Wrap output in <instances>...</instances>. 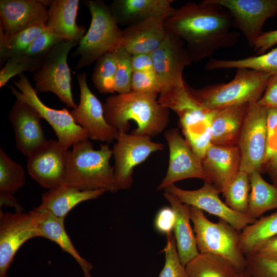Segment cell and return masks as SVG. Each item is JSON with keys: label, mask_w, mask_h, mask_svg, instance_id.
Returning a JSON list of instances; mask_svg holds the SVG:
<instances>
[{"label": "cell", "mask_w": 277, "mask_h": 277, "mask_svg": "<svg viewBox=\"0 0 277 277\" xmlns=\"http://www.w3.org/2000/svg\"><path fill=\"white\" fill-rule=\"evenodd\" d=\"M164 24L167 32L184 42L193 62L196 63L211 57L221 48L234 46L240 36L234 30L229 11L212 0L188 2L175 9Z\"/></svg>", "instance_id": "6da1fadb"}, {"label": "cell", "mask_w": 277, "mask_h": 277, "mask_svg": "<svg viewBox=\"0 0 277 277\" xmlns=\"http://www.w3.org/2000/svg\"><path fill=\"white\" fill-rule=\"evenodd\" d=\"M158 94L131 91L111 95L103 104L105 120L110 126L124 132L130 129L129 122L133 121L137 128L131 133L155 136L165 129L169 121V109L159 103Z\"/></svg>", "instance_id": "7a4b0ae2"}, {"label": "cell", "mask_w": 277, "mask_h": 277, "mask_svg": "<svg viewBox=\"0 0 277 277\" xmlns=\"http://www.w3.org/2000/svg\"><path fill=\"white\" fill-rule=\"evenodd\" d=\"M88 139L74 144L69 150L65 184L83 191H117L114 167L110 164L112 149L108 144H101L95 150Z\"/></svg>", "instance_id": "3957f363"}, {"label": "cell", "mask_w": 277, "mask_h": 277, "mask_svg": "<svg viewBox=\"0 0 277 277\" xmlns=\"http://www.w3.org/2000/svg\"><path fill=\"white\" fill-rule=\"evenodd\" d=\"M229 82L207 85L191 92L204 109L215 111L233 105L258 102L271 76L247 68H238Z\"/></svg>", "instance_id": "277c9868"}, {"label": "cell", "mask_w": 277, "mask_h": 277, "mask_svg": "<svg viewBox=\"0 0 277 277\" xmlns=\"http://www.w3.org/2000/svg\"><path fill=\"white\" fill-rule=\"evenodd\" d=\"M83 3L91 16L88 30L79 42L74 52L80 56L75 69L90 66L105 54L120 47L123 29L115 20L110 7L102 0H87Z\"/></svg>", "instance_id": "5b68a950"}, {"label": "cell", "mask_w": 277, "mask_h": 277, "mask_svg": "<svg viewBox=\"0 0 277 277\" xmlns=\"http://www.w3.org/2000/svg\"><path fill=\"white\" fill-rule=\"evenodd\" d=\"M190 211L199 252L221 256L239 272L244 271L246 257L241 247L240 232L222 220L211 222L203 210L196 207L190 206Z\"/></svg>", "instance_id": "8992f818"}, {"label": "cell", "mask_w": 277, "mask_h": 277, "mask_svg": "<svg viewBox=\"0 0 277 277\" xmlns=\"http://www.w3.org/2000/svg\"><path fill=\"white\" fill-rule=\"evenodd\" d=\"M79 42L64 40L53 47L44 57L40 68L33 74L37 92L54 93L68 107H76L71 91V76L67 63L71 50Z\"/></svg>", "instance_id": "52a82bcc"}, {"label": "cell", "mask_w": 277, "mask_h": 277, "mask_svg": "<svg viewBox=\"0 0 277 277\" xmlns=\"http://www.w3.org/2000/svg\"><path fill=\"white\" fill-rule=\"evenodd\" d=\"M17 81L8 86L11 93L16 98L32 106L52 127L58 141L67 149L74 144L88 138L86 131L77 125L70 110L66 108L57 110L45 105L39 99L37 91L31 85L24 73L19 74Z\"/></svg>", "instance_id": "ba28073f"}, {"label": "cell", "mask_w": 277, "mask_h": 277, "mask_svg": "<svg viewBox=\"0 0 277 277\" xmlns=\"http://www.w3.org/2000/svg\"><path fill=\"white\" fill-rule=\"evenodd\" d=\"M267 141V108L258 102L249 104L237 146L241 155L240 170L262 173Z\"/></svg>", "instance_id": "9c48e42d"}, {"label": "cell", "mask_w": 277, "mask_h": 277, "mask_svg": "<svg viewBox=\"0 0 277 277\" xmlns=\"http://www.w3.org/2000/svg\"><path fill=\"white\" fill-rule=\"evenodd\" d=\"M113 146L114 176L117 189L131 188L133 169L144 162L153 152L162 151L165 145L152 141L151 138L119 131Z\"/></svg>", "instance_id": "30bf717a"}, {"label": "cell", "mask_w": 277, "mask_h": 277, "mask_svg": "<svg viewBox=\"0 0 277 277\" xmlns=\"http://www.w3.org/2000/svg\"><path fill=\"white\" fill-rule=\"evenodd\" d=\"M69 150L58 140H50L27 159L30 176L42 187L49 189L65 183Z\"/></svg>", "instance_id": "8fae6325"}, {"label": "cell", "mask_w": 277, "mask_h": 277, "mask_svg": "<svg viewBox=\"0 0 277 277\" xmlns=\"http://www.w3.org/2000/svg\"><path fill=\"white\" fill-rule=\"evenodd\" d=\"M151 55L155 73L162 85L161 92L186 84L183 78V71L193 61L180 37L167 32L164 41Z\"/></svg>", "instance_id": "7c38bea8"}, {"label": "cell", "mask_w": 277, "mask_h": 277, "mask_svg": "<svg viewBox=\"0 0 277 277\" xmlns=\"http://www.w3.org/2000/svg\"><path fill=\"white\" fill-rule=\"evenodd\" d=\"M164 191L174 195L183 204L216 216L227 222L239 232L257 220L229 207L220 199V192L210 182L204 181L202 187L196 190L183 189L172 184Z\"/></svg>", "instance_id": "4fadbf2b"}, {"label": "cell", "mask_w": 277, "mask_h": 277, "mask_svg": "<svg viewBox=\"0 0 277 277\" xmlns=\"http://www.w3.org/2000/svg\"><path fill=\"white\" fill-rule=\"evenodd\" d=\"M80 91L79 104L70 110L75 122L87 132L88 138L110 143L116 140L119 131L106 121L103 105L92 92L85 72L77 74Z\"/></svg>", "instance_id": "5bb4252c"}, {"label": "cell", "mask_w": 277, "mask_h": 277, "mask_svg": "<svg viewBox=\"0 0 277 277\" xmlns=\"http://www.w3.org/2000/svg\"><path fill=\"white\" fill-rule=\"evenodd\" d=\"M165 138L169 150V160L165 176L157 187L165 189L174 183L190 178L211 182L203 167L202 160L193 152L177 128L166 130Z\"/></svg>", "instance_id": "9a60e30c"}, {"label": "cell", "mask_w": 277, "mask_h": 277, "mask_svg": "<svg viewBox=\"0 0 277 277\" xmlns=\"http://www.w3.org/2000/svg\"><path fill=\"white\" fill-rule=\"evenodd\" d=\"M230 13L235 29L253 48L265 22L277 14V0H212Z\"/></svg>", "instance_id": "2e32d148"}, {"label": "cell", "mask_w": 277, "mask_h": 277, "mask_svg": "<svg viewBox=\"0 0 277 277\" xmlns=\"http://www.w3.org/2000/svg\"><path fill=\"white\" fill-rule=\"evenodd\" d=\"M38 237L29 212L0 209V277H7L15 255L28 240Z\"/></svg>", "instance_id": "e0dca14e"}, {"label": "cell", "mask_w": 277, "mask_h": 277, "mask_svg": "<svg viewBox=\"0 0 277 277\" xmlns=\"http://www.w3.org/2000/svg\"><path fill=\"white\" fill-rule=\"evenodd\" d=\"M51 1L1 0V23L4 34L11 35L38 24H47Z\"/></svg>", "instance_id": "ac0fdd59"}, {"label": "cell", "mask_w": 277, "mask_h": 277, "mask_svg": "<svg viewBox=\"0 0 277 277\" xmlns=\"http://www.w3.org/2000/svg\"><path fill=\"white\" fill-rule=\"evenodd\" d=\"M8 117L13 128L16 147L24 155L28 156L47 142L41 123L43 118L32 106L16 99Z\"/></svg>", "instance_id": "d6986e66"}, {"label": "cell", "mask_w": 277, "mask_h": 277, "mask_svg": "<svg viewBox=\"0 0 277 277\" xmlns=\"http://www.w3.org/2000/svg\"><path fill=\"white\" fill-rule=\"evenodd\" d=\"M214 112L204 109L196 102L176 112L185 140L201 160L212 144L211 124Z\"/></svg>", "instance_id": "ffe728a7"}, {"label": "cell", "mask_w": 277, "mask_h": 277, "mask_svg": "<svg viewBox=\"0 0 277 277\" xmlns=\"http://www.w3.org/2000/svg\"><path fill=\"white\" fill-rule=\"evenodd\" d=\"M202 163L212 184L220 193H223L240 170L239 148L211 144Z\"/></svg>", "instance_id": "44dd1931"}, {"label": "cell", "mask_w": 277, "mask_h": 277, "mask_svg": "<svg viewBox=\"0 0 277 277\" xmlns=\"http://www.w3.org/2000/svg\"><path fill=\"white\" fill-rule=\"evenodd\" d=\"M38 237L49 240L69 253L81 268L84 277H92L93 265L81 256L65 230L64 219L58 218L38 206L30 211Z\"/></svg>", "instance_id": "7402d4cb"}, {"label": "cell", "mask_w": 277, "mask_h": 277, "mask_svg": "<svg viewBox=\"0 0 277 277\" xmlns=\"http://www.w3.org/2000/svg\"><path fill=\"white\" fill-rule=\"evenodd\" d=\"M173 0H114L109 6L118 25L126 27L151 18L165 20L174 11Z\"/></svg>", "instance_id": "603a6c76"}, {"label": "cell", "mask_w": 277, "mask_h": 277, "mask_svg": "<svg viewBox=\"0 0 277 277\" xmlns=\"http://www.w3.org/2000/svg\"><path fill=\"white\" fill-rule=\"evenodd\" d=\"M164 20L151 18L123 29L121 47L131 55L151 53L165 39Z\"/></svg>", "instance_id": "cb8c5ba5"}, {"label": "cell", "mask_w": 277, "mask_h": 277, "mask_svg": "<svg viewBox=\"0 0 277 277\" xmlns=\"http://www.w3.org/2000/svg\"><path fill=\"white\" fill-rule=\"evenodd\" d=\"M79 3L78 0H51L47 28L64 40L80 42L87 32L76 23Z\"/></svg>", "instance_id": "d4e9b609"}, {"label": "cell", "mask_w": 277, "mask_h": 277, "mask_svg": "<svg viewBox=\"0 0 277 277\" xmlns=\"http://www.w3.org/2000/svg\"><path fill=\"white\" fill-rule=\"evenodd\" d=\"M163 196L175 213L173 234L180 259L185 266L200 253L194 232L190 224V206L182 203L174 195L166 191H164Z\"/></svg>", "instance_id": "484cf974"}, {"label": "cell", "mask_w": 277, "mask_h": 277, "mask_svg": "<svg viewBox=\"0 0 277 277\" xmlns=\"http://www.w3.org/2000/svg\"><path fill=\"white\" fill-rule=\"evenodd\" d=\"M249 104L233 105L215 111L211 124L212 144L237 145Z\"/></svg>", "instance_id": "4316f807"}, {"label": "cell", "mask_w": 277, "mask_h": 277, "mask_svg": "<svg viewBox=\"0 0 277 277\" xmlns=\"http://www.w3.org/2000/svg\"><path fill=\"white\" fill-rule=\"evenodd\" d=\"M105 192L103 189L83 191L64 184L43 193L41 204L38 207L58 218L65 220L70 211L77 204L96 199Z\"/></svg>", "instance_id": "83f0119b"}, {"label": "cell", "mask_w": 277, "mask_h": 277, "mask_svg": "<svg viewBox=\"0 0 277 277\" xmlns=\"http://www.w3.org/2000/svg\"><path fill=\"white\" fill-rule=\"evenodd\" d=\"M249 174L251 190L247 214L257 219L265 212L277 209V187L266 182L261 172Z\"/></svg>", "instance_id": "f1b7e54d"}, {"label": "cell", "mask_w": 277, "mask_h": 277, "mask_svg": "<svg viewBox=\"0 0 277 277\" xmlns=\"http://www.w3.org/2000/svg\"><path fill=\"white\" fill-rule=\"evenodd\" d=\"M187 277H238L239 271L227 260L200 253L185 266Z\"/></svg>", "instance_id": "f546056e"}, {"label": "cell", "mask_w": 277, "mask_h": 277, "mask_svg": "<svg viewBox=\"0 0 277 277\" xmlns=\"http://www.w3.org/2000/svg\"><path fill=\"white\" fill-rule=\"evenodd\" d=\"M232 68H247L263 72L271 75H277V48L259 55L237 60L210 58L205 69L207 71Z\"/></svg>", "instance_id": "4dcf8cb0"}, {"label": "cell", "mask_w": 277, "mask_h": 277, "mask_svg": "<svg viewBox=\"0 0 277 277\" xmlns=\"http://www.w3.org/2000/svg\"><path fill=\"white\" fill-rule=\"evenodd\" d=\"M277 235V210L257 219L240 233V242L246 256L252 255L266 241Z\"/></svg>", "instance_id": "1f68e13d"}, {"label": "cell", "mask_w": 277, "mask_h": 277, "mask_svg": "<svg viewBox=\"0 0 277 277\" xmlns=\"http://www.w3.org/2000/svg\"><path fill=\"white\" fill-rule=\"evenodd\" d=\"M47 28L38 24L11 35H6L0 25V63L3 65L10 57L24 54L33 40Z\"/></svg>", "instance_id": "d6a6232c"}, {"label": "cell", "mask_w": 277, "mask_h": 277, "mask_svg": "<svg viewBox=\"0 0 277 277\" xmlns=\"http://www.w3.org/2000/svg\"><path fill=\"white\" fill-rule=\"evenodd\" d=\"M23 167L13 161L0 148V201L14 197V194L25 185Z\"/></svg>", "instance_id": "836d02e7"}, {"label": "cell", "mask_w": 277, "mask_h": 277, "mask_svg": "<svg viewBox=\"0 0 277 277\" xmlns=\"http://www.w3.org/2000/svg\"><path fill=\"white\" fill-rule=\"evenodd\" d=\"M250 190L249 174L240 170L222 193L225 204L236 212L247 214Z\"/></svg>", "instance_id": "e575fe53"}, {"label": "cell", "mask_w": 277, "mask_h": 277, "mask_svg": "<svg viewBox=\"0 0 277 277\" xmlns=\"http://www.w3.org/2000/svg\"><path fill=\"white\" fill-rule=\"evenodd\" d=\"M116 71V59L112 52L105 54L96 61L92 75V81L100 93L115 92Z\"/></svg>", "instance_id": "d590c367"}, {"label": "cell", "mask_w": 277, "mask_h": 277, "mask_svg": "<svg viewBox=\"0 0 277 277\" xmlns=\"http://www.w3.org/2000/svg\"><path fill=\"white\" fill-rule=\"evenodd\" d=\"M43 59L23 54L10 57L0 71V87L5 86L15 76L29 71L33 74L41 67Z\"/></svg>", "instance_id": "8d00e7d4"}, {"label": "cell", "mask_w": 277, "mask_h": 277, "mask_svg": "<svg viewBox=\"0 0 277 277\" xmlns=\"http://www.w3.org/2000/svg\"><path fill=\"white\" fill-rule=\"evenodd\" d=\"M111 52L115 56L116 62L114 91L118 94L129 93L131 91V83L133 73L132 55L121 47Z\"/></svg>", "instance_id": "74e56055"}, {"label": "cell", "mask_w": 277, "mask_h": 277, "mask_svg": "<svg viewBox=\"0 0 277 277\" xmlns=\"http://www.w3.org/2000/svg\"><path fill=\"white\" fill-rule=\"evenodd\" d=\"M165 264L159 277H187L184 266L180 259L173 232L166 235V243L163 249Z\"/></svg>", "instance_id": "f35d334b"}, {"label": "cell", "mask_w": 277, "mask_h": 277, "mask_svg": "<svg viewBox=\"0 0 277 277\" xmlns=\"http://www.w3.org/2000/svg\"><path fill=\"white\" fill-rule=\"evenodd\" d=\"M64 40L46 28L33 40L24 54L32 57L43 59L53 47Z\"/></svg>", "instance_id": "ab89813d"}, {"label": "cell", "mask_w": 277, "mask_h": 277, "mask_svg": "<svg viewBox=\"0 0 277 277\" xmlns=\"http://www.w3.org/2000/svg\"><path fill=\"white\" fill-rule=\"evenodd\" d=\"M131 88V91L135 92L159 94L162 91V85L155 72L136 71L132 73Z\"/></svg>", "instance_id": "60d3db41"}, {"label": "cell", "mask_w": 277, "mask_h": 277, "mask_svg": "<svg viewBox=\"0 0 277 277\" xmlns=\"http://www.w3.org/2000/svg\"><path fill=\"white\" fill-rule=\"evenodd\" d=\"M246 257L245 271L250 277H277V261L254 255Z\"/></svg>", "instance_id": "b9f144b4"}, {"label": "cell", "mask_w": 277, "mask_h": 277, "mask_svg": "<svg viewBox=\"0 0 277 277\" xmlns=\"http://www.w3.org/2000/svg\"><path fill=\"white\" fill-rule=\"evenodd\" d=\"M276 154L277 107H270L267 108V149L263 163L271 160Z\"/></svg>", "instance_id": "7bdbcfd3"}, {"label": "cell", "mask_w": 277, "mask_h": 277, "mask_svg": "<svg viewBox=\"0 0 277 277\" xmlns=\"http://www.w3.org/2000/svg\"><path fill=\"white\" fill-rule=\"evenodd\" d=\"M175 222V215L171 207H164L157 212L154 226L159 233L166 235L173 232Z\"/></svg>", "instance_id": "ee69618b"}, {"label": "cell", "mask_w": 277, "mask_h": 277, "mask_svg": "<svg viewBox=\"0 0 277 277\" xmlns=\"http://www.w3.org/2000/svg\"><path fill=\"white\" fill-rule=\"evenodd\" d=\"M277 44V29L263 32L256 40L253 47L256 55L264 54L271 47Z\"/></svg>", "instance_id": "f6af8a7d"}, {"label": "cell", "mask_w": 277, "mask_h": 277, "mask_svg": "<svg viewBox=\"0 0 277 277\" xmlns=\"http://www.w3.org/2000/svg\"><path fill=\"white\" fill-rule=\"evenodd\" d=\"M258 103L267 108L277 107V75H271Z\"/></svg>", "instance_id": "bcb514c9"}, {"label": "cell", "mask_w": 277, "mask_h": 277, "mask_svg": "<svg viewBox=\"0 0 277 277\" xmlns=\"http://www.w3.org/2000/svg\"><path fill=\"white\" fill-rule=\"evenodd\" d=\"M251 255L277 261V235L266 241Z\"/></svg>", "instance_id": "7dc6e473"}, {"label": "cell", "mask_w": 277, "mask_h": 277, "mask_svg": "<svg viewBox=\"0 0 277 277\" xmlns=\"http://www.w3.org/2000/svg\"><path fill=\"white\" fill-rule=\"evenodd\" d=\"M133 72H155L151 53H140L132 55Z\"/></svg>", "instance_id": "c3c4849f"}, {"label": "cell", "mask_w": 277, "mask_h": 277, "mask_svg": "<svg viewBox=\"0 0 277 277\" xmlns=\"http://www.w3.org/2000/svg\"><path fill=\"white\" fill-rule=\"evenodd\" d=\"M263 172L267 173L272 184L277 187V154L263 163L262 173Z\"/></svg>", "instance_id": "681fc988"}, {"label": "cell", "mask_w": 277, "mask_h": 277, "mask_svg": "<svg viewBox=\"0 0 277 277\" xmlns=\"http://www.w3.org/2000/svg\"><path fill=\"white\" fill-rule=\"evenodd\" d=\"M238 277H250L249 274L244 270L241 271L239 273Z\"/></svg>", "instance_id": "f907efd6"}]
</instances>
